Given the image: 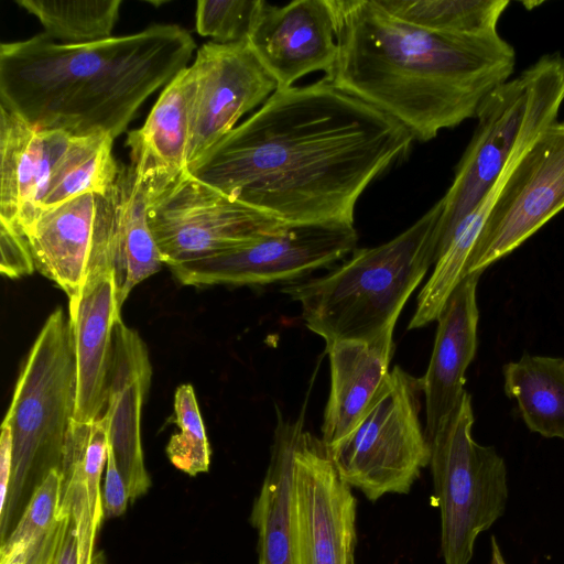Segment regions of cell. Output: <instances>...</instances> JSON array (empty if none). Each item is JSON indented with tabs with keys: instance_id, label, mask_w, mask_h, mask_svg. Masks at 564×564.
I'll return each mask as SVG.
<instances>
[{
	"instance_id": "obj_1",
	"label": "cell",
	"mask_w": 564,
	"mask_h": 564,
	"mask_svg": "<svg viewBox=\"0 0 564 564\" xmlns=\"http://www.w3.org/2000/svg\"><path fill=\"white\" fill-rule=\"evenodd\" d=\"M414 140L325 77L278 88L187 171L286 225L350 224L368 185Z\"/></svg>"
},
{
	"instance_id": "obj_2",
	"label": "cell",
	"mask_w": 564,
	"mask_h": 564,
	"mask_svg": "<svg viewBox=\"0 0 564 564\" xmlns=\"http://www.w3.org/2000/svg\"><path fill=\"white\" fill-rule=\"evenodd\" d=\"M338 46L324 76L390 116L423 142L475 118L511 78L516 52L498 31L445 34L411 25L377 0H330Z\"/></svg>"
},
{
	"instance_id": "obj_3",
	"label": "cell",
	"mask_w": 564,
	"mask_h": 564,
	"mask_svg": "<svg viewBox=\"0 0 564 564\" xmlns=\"http://www.w3.org/2000/svg\"><path fill=\"white\" fill-rule=\"evenodd\" d=\"M196 50L178 24L87 44L45 33L0 45V105L39 129L72 135L123 133L144 101L188 65Z\"/></svg>"
},
{
	"instance_id": "obj_4",
	"label": "cell",
	"mask_w": 564,
	"mask_h": 564,
	"mask_svg": "<svg viewBox=\"0 0 564 564\" xmlns=\"http://www.w3.org/2000/svg\"><path fill=\"white\" fill-rule=\"evenodd\" d=\"M443 202L391 240L352 256L328 273L282 289L301 306L305 326L326 347L371 339L395 322L408 299L435 264Z\"/></svg>"
},
{
	"instance_id": "obj_5",
	"label": "cell",
	"mask_w": 564,
	"mask_h": 564,
	"mask_svg": "<svg viewBox=\"0 0 564 564\" xmlns=\"http://www.w3.org/2000/svg\"><path fill=\"white\" fill-rule=\"evenodd\" d=\"M72 326L62 307L45 319L19 373L2 423L13 437L10 487L0 509V544L13 531L33 492L51 470H61L76 403Z\"/></svg>"
},
{
	"instance_id": "obj_6",
	"label": "cell",
	"mask_w": 564,
	"mask_h": 564,
	"mask_svg": "<svg viewBox=\"0 0 564 564\" xmlns=\"http://www.w3.org/2000/svg\"><path fill=\"white\" fill-rule=\"evenodd\" d=\"M564 102V54L547 53L491 90L480 104L473 138L441 198L435 262L458 225L479 205L512 156L557 121Z\"/></svg>"
},
{
	"instance_id": "obj_7",
	"label": "cell",
	"mask_w": 564,
	"mask_h": 564,
	"mask_svg": "<svg viewBox=\"0 0 564 564\" xmlns=\"http://www.w3.org/2000/svg\"><path fill=\"white\" fill-rule=\"evenodd\" d=\"M474 420L471 397L465 391L429 440L445 564H469L478 535L503 514L508 500L505 459L494 446L473 438Z\"/></svg>"
},
{
	"instance_id": "obj_8",
	"label": "cell",
	"mask_w": 564,
	"mask_h": 564,
	"mask_svg": "<svg viewBox=\"0 0 564 564\" xmlns=\"http://www.w3.org/2000/svg\"><path fill=\"white\" fill-rule=\"evenodd\" d=\"M422 395V378L394 366L352 431L328 447L340 478L370 501L408 494L430 465Z\"/></svg>"
},
{
	"instance_id": "obj_9",
	"label": "cell",
	"mask_w": 564,
	"mask_h": 564,
	"mask_svg": "<svg viewBox=\"0 0 564 564\" xmlns=\"http://www.w3.org/2000/svg\"><path fill=\"white\" fill-rule=\"evenodd\" d=\"M150 227L167 267L214 256L290 226L237 200L188 171L148 203Z\"/></svg>"
},
{
	"instance_id": "obj_10",
	"label": "cell",
	"mask_w": 564,
	"mask_h": 564,
	"mask_svg": "<svg viewBox=\"0 0 564 564\" xmlns=\"http://www.w3.org/2000/svg\"><path fill=\"white\" fill-rule=\"evenodd\" d=\"M24 234L36 271L65 292L73 311L85 286L112 272L117 183L106 195L88 193L42 210Z\"/></svg>"
},
{
	"instance_id": "obj_11",
	"label": "cell",
	"mask_w": 564,
	"mask_h": 564,
	"mask_svg": "<svg viewBox=\"0 0 564 564\" xmlns=\"http://www.w3.org/2000/svg\"><path fill=\"white\" fill-rule=\"evenodd\" d=\"M357 501L322 437L302 420L295 438L291 500L292 564H351Z\"/></svg>"
},
{
	"instance_id": "obj_12",
	"label": "cell",
	"mask_w": 564,
	"mask_h": 564,
	"mask_svg": "<svg viewBox=\"0 0 564 564\" xmlns=\"http://www.w3.org/2000/svg\"><path fill=\"white\" fill-rule=\"evenodd\" d=\"M350 224L290 225L250 243L169 267L184 285H252L297 279L356 250Z\"/></svg>"
},
{
	"instance_id": "obj_13",
	"label": "cell",
	"mask_w": 564,
	"mask_h": 564,
	"mask_svg": "<svg viewBox=\"0 0 564 564\" xmlns=\"http://www.w3.org/2000/svg\"><path fill=\"white\" fill-rule=\"evenodd\" d=\"M564 209V121L549 126L510 171L470 254L482 273Z\"/></svg>"
},
{
	"instance_id": "obj_14",
	"label": "cell",
	"mask_w": 564,
	"mask_h": 564,
	"mask_svg": "<svg viewBox=\"0 0 564 564\" xmlns=\"http://www.w3.org/2000/svg\"><path fill=\"white\" fill-rule=\"evenodd\" d=\"M191 66L196 94L188 166L231 131L243 115L263 105L278 89L276 82L248 41L207 42L197 50Z\"/></svg>"
},
{
	"instance_id": "obj_15",
	"label": "cell",
	"mask_w": 564,
	"mask_h": 564,
	"mask_svg": "<svg viewBox=\"0 0 564 564\" xmlns=\"http://www.w3.org/2000/svg\"><path fill=\"white\" fill-rule=\"evenodd\" d=\"M247 41L278 88L292 87L313 72L328 76L338 54L330 0L284 6L261 0Z\"/></svg>"
},
{
	"instance_id": "obj_16",
	"label": "cell",
	"mask_w": 564,
	"mask_h": 564,
	"mask_svg": "<svg viewBox=\"0 0 564 564\" xmlns=\"http://www.w3.org/2000/svg\"><path fill=\"white\" fill-rule=\"evenodd\" d=\"M151 377L149 351L143 339L120 316L112 332V361L102 417L109 447L132 502L147 494L151 486L141 442L142 405Z\"/></svg>"
},
{
	"instance_id": "obj_17",
	"label": "cell",
	"mask_w": 564,
	"mask_h": 564,
	"mask_svg": "<svg viewBox=\"0 0 564 564\" xmlns=\"http://www.w3.org/2000/svg\"><path fill=\"white\" fill-rule=\"evenodd\" d=\"M72 134L33 127L0 105V220L23 232L42 210Z\"/></svg>"
},
{
	"instance_id": "obj_18",
	"label": "cell",
	"mask_w": 564,
	"mask_h": 564,
	"mask_svg": "<svg viewBox=\"0 0 564 564\" xmlns=\"http://www.w3.org/2000/svg\"><path fill=\"white\" fill-rule=\"evenodd\" d=\"M195 94L196 79L189 65L163 88L143 126L127 135L130 164L147 189L148 200L187 172Z\"/></svg>"
},
{
	"instance_id": "obj_19",
	"label": "cell",
	"mask_w": 564,
	"mask_h": 564,
	"mask_svg": "<svg viewBox=\"0 0 564 564\" xmlns=\"http://www.w3.org/2000/svg\"><path fill=\"white\" fill-rule=\"evenodd\" d=\"M481 273L467 275L453 291L437 317L431 359L422 377L425 433L430 440L459 403L466 370L477 350V284Z\"/></svg>"
},
{
	"instance_id": "obj_20",
	"label": "cell",
	"mask_w": 564,
	"mask_h": 564,
	"mask_svg": "<svg viewBox=\"0 0 564 564\" xmlns=\"http://www.w3.org/2000/svg\"><path fill=\"white\" fill-rule=\"evenodd\" d=\"M120 316L112 272L85 286L76 307L68 312L77 375L74 421L93 422L105 413L112 332Z\"/></svg>"
},
{
	"instance_id": "obj_21",
	"label": "cell",
	"mask_w": 564,
	"mask_h": 564,
	"mask_svg": "<svg viewBox=\"0 0 564 564\" xmlns=\"http://www.w3.org/2000/svg\"><path fill=\"white\" fill-rule=\"evenodd\" d=\"M393 329L371 339L339 340L326 347L330 389L321 431L327 447L352 431L382 388L393 355Z\"/></svg>"
},
{
	"instance_id": "obj_22",
	"label": "cell",
	"mask_w": 564,
	"mask_h": 564,
	"mask_svg": "<svg viewBox=\"0 0 564 564\" xmlns=\"http://www.w3.org/2000/svg\"><path fill=\"white\" fill-rule=\"evenodd\" d=\"M275 413L269 465L250 514V523L258 532V564H292L293 458L305 411L296 420L284 419L278 408Z\"/></svg>"
},
{
	"instance_id": "obj_23",
	"label": "cell",
	"mask_w": 564,
	"mask_h": 564,
	"mask_svg": "<svg viewBox=\"0 0 564 564\" xmlns=\"http://www.w3.org/2000/svg\"><path fill=\"white\" fill-rule=\"evenodd\" d=\"M117 199L118 242L112 272L121 308L132 289L164 263L149 223L147 189L131 164H120Z\"/></svg>"
},
{
	"instance_id": "obj_24",
	"label": "cell",
	"mask_w": 564,
	"mask_h": 564,
	"mask_svg": "<svg viewBox=\"0 0 564 564\" xmlns=\"http://www.w3.org/2000/svg\"><path fill=\"white\" fill-rule=\"evenodd\" d=\"M503 382L531 432L564 438V358L523 355L503 366Z\"/></svg>"
},
{
	"instance_id": "obj_25",
	"label": "cell",
	"mask_w": 564,
	"mask_h": 564,
	"mask_svg": "<svg viewBox=\"0 0 564 564\" xmlns=\"http://www.w3.org/2000/svg\"><path fill=\"white\" fill-rule=\"evenodd\" d=\"M113 141L111 135L100 132L73 135L51 176L42 210L84 194L110 193L120 170L112 154Z\"/></svg>"
},
{
	"instance_id": "obj_26",
	"label": "cell",
	"mask_w": 564,
	"mask_h": 564,
	"mask_svg": "<svg viewBox=\"0 0 564 564\" xmlns=\"http://www.w3.org/2000/svg\"><path fill=\"white\" fill-rule=\"evenodd\" d=\"M390 14L420 29L459 35L498 31L508 0H377Z\"/></svg>"
},
{
	"instance_id": "obj_27",
	"label": "cell",
	"mask_w": 564,
	"mask_h": 564,
	"mask_svg": "<svg viewBox=\"0 0 564 564\" xmlns=\"http://www.w3.org/2000/svg\"><path fill=\"white\" fill-rule=\"evenodd\" d=\"M42 24L50 39L64 44L107 40L119 19L121 0H15Z\"/></svg>"
},
{
	"instance_id": "obj_28",
	"label": "cell",
	"mask_w": 564,
	"mask_h": 564,
	"mask_svg": "<svg viewBox=\"0 0 564 564\" xmlns=\"http://www.w3.org/2000/svg\"><path fill=\"white\" fill-rule=\"evenodd\" d=\"M108 448V433L102 416L93 422L72 421L65 440L61 474L65 480L85 484L91 516L98 528L104 520L100 479Z\"/></svg>"
},
{
	"instance_id": "obj_29",
	"label": "cell",
	"mask_w": 564,
	"mask_h": 564,
	"mask_svg": "<svg viewBox=\"0 0 564 564\" xmlns=\"http://www.w3.org/2000/svg\"><path fill=\"white\" fill-rule=\"evenodd\" d=\"M172 421L180 429L166 446L171 463L189 476L206 473L210 464V447L199 412L196 395L191 384H181L174 394Z\"/></svg>"
},
{
	"instance_id": "obj_30",
	"label": "cell",
	"mask_w": 564,
	"mask_h": 564,
	"mask_svg": "<svg viewBox=\"0 0 564 564\" xmlns=\"http://www.w3.org/2000/svg\"><path fill=\"white\" fill-rule=\"evenodd\" d=\"M61 510L64 524L53 564H96L94 549L99 528L84 482L63 480Z\"/></svg>"
},
{
	"instance_id": "obj_31",
	"label": "cell",
	"mask_w": 564,
	"mask_h": 564,
	"mask_svg": "<svg viewBox=\"0 0 564 564\" xmlns=\"http://www.w3.org/2000/svg\"><path fill=\"white\" fill-rule=\"evenodd\" d=\"M261 0H199L195 28L200 36L229 44L247 41Z\"/></svg>"
},
{
	"instance_id": "obj_32",
	"label": "cell",
	"mask_w": 564,
	"mask_h": 564,
	"mask_svg": "<svg viewBox=\"0 0 564 564\" xmlns=\"http://www.w3.org/2000/svg\"><path fill=\"white\" fill-rule=\"evenodd\" d=\"M63 499V476L61 470H51L33 492L17 525L0 551L26 545L46 532L58 519Z\"/></svg>"
},
{
	"instance_id": "obj_33",
	"label": "cell",
	"mask_w": 564,
	"mask_h": 564,
	"mask_svg": "<svg viewBox=\"0 0 564 564\" xmlns=\"http://www.w3.org/2000/svg\"><path fill=\"white\" fill-rule=\"evenodd\" d=\"M0 271L10 279L32 274L36 269L25 234L0 220Z\"/></svg>"
},
{
	"instance_id": "obj_34",
	"label": "cell",
	"mask_w": 564,
	"mask_h": 564,
	"mask_svg": "<svg viewBox=\"0 0 564 564\" xmlns=\"http://www.w3.org/2000/svg\"><path fill=\"white\" fill-rule=\"evenodd\" d=\"M64 524L59 510L57 521L26 545L0 551V564H53Z\"/></svg>"
},
{
	"instance_id": "obj_35",
	"label": "cell",
	"mask_w": 564,
	"mask_h": 564,
	"mask_svg": "<svg viewBox=\"0 0 564 564\" xmlns=\"http://www.w3.org/2000/svg\"><path fill=\"white\" fill-rule=\"evenodd\" d=\"M130 500L128 486L117 466L111 448H108L106 476L101 490L104 520L124 513Z\"/></svg>"
},
{
	"instance_id": "obj_36",
	"label": "cell",
	"mask_w": 564,
	"mask_h": 564,
	"mask_svg": "<svg viewBox=\"0 0 564 564\" xmlns=\"http://www.w3.org/2000/svg\"><path fill=\"white\" fill-rule=\"evenodd\" d=\"M13 466V437L11 427L2 423L0 435V509L10 487Z\"/></svg>"
},
{
	"instance_id": "obj_37",
	"label": "cell",
	"mask_w": 564,
	"mask_h": 564,
	"mask_svg": "<svg viewBox=\"0 0 564 564\" xmlns=\"http://www.w3.org/2000/svg\"><path fill=\"white\" fill-rule=\"evenodd\" d=\"M351 564H355V561Z\"/></svg>"
}]
</instances>
